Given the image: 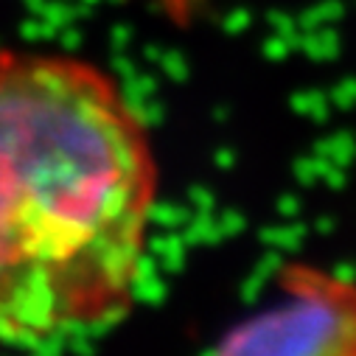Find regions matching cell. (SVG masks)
Listing matches in <instances>:
<instances>
[{
    "mask_svg": "<svg viewBox=\"0 0 356 356\" xmlns=\"http://www.w3.org/2000/svg\"><path fill=\"white\" fill-rule=\"evenodd\" d=\"M157 188L152 132L107 67L0 51V345L40 348L121 323Z\"/></svg>",
    "mask_w": 356,
    "mask_h": 356,
    "instance_id": "1",
    "label": "cell"
},
{
    "mask_svg": "<svg viewBox=\"0 0 356 356\" xmlns=\"http://www.w3.org/2000/svg\"><path fill=\"white\" fill-rule=\"evenodd\" d=\"M205 356H356V278L286 261L266 303L233 323Z\"/></svg>",
    "mask_w": 356,
    "mask_h": 356,
    "instance_id": "2",
    "label": "cell"
}]
</instances>
